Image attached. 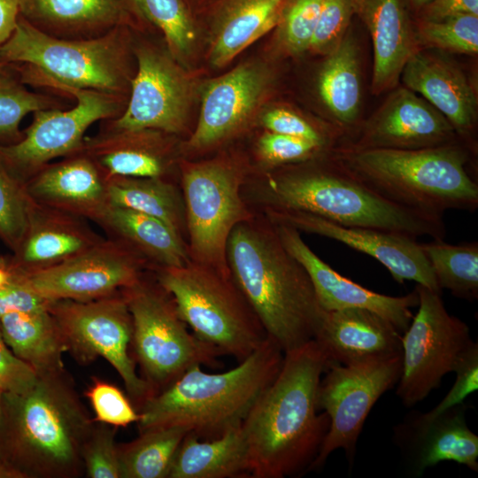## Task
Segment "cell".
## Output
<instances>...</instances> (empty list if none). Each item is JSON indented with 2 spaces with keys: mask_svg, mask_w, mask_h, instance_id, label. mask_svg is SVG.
I'll return each instance as SVG.
<instances>
[{
  "mask_svg": "<svg viewBox=\"0 0 478 478\" xmlns=\"http://www.w3.org/2000/svg\"><path fill=\"white\" fill-rule=\"evenodd\" d=\"M437 284L462 299L478 298V243L451 244L443 239L420 243Z\"/></svg>",
  "mask_w": 478,
  "mask_h": 478,
  "instance_id": "36",
  "label": "cell"
},
{
  "mask_svg": "<svg viewBox=\"0 0 478 478\" xmlns=\"http://www.w3.org/2000/svg\"><path fill=\"white\" fill-rule=\"evenodd\" d=\"M273 224L283 246L306 270L325 311L366 309L390 321L399 332L407 329L413 317L412 308L419 304L415 289L402 297L370 290L342 276L325 263L304 242L298 230L288 225Z\"/></svg>",
  "mask_w": 478,
  "mask_h": 478,
  "instance_id": "20",
  "label": "cell"
},
{
  "mask_svg": "<svg viewBox=\"0 0 478 478\" xmlns=\"http://www.w3.org/2000/svg\"><path fill=\"white\" fill-rule=\"evenodd\" d=\"M105 181L108 204L159 219L181 235L186 228L183 200L164 178L113 176Z\"/></svg>",
  "mask_w": 478,
  "mask_h": 478,
  "instance_id": "34",
  "label": "cell"
},
{
  "mask_svg": "<svg viewBox=\"0 0 478 478\" xmlns=\"http://www.w3.org/2000/svg\"><path fill=\"white\" fill-rule=\"evenodd\" d=\"M94 428L65 370L38 374L22 393H4L0 456L20 478H72Z\"/></svg>",
  "mask_w": 478,
  "mask_h": 478,
  "instance_id": "3",
  "label": "cell"
},
{
  "mask_svg": "<svg viewBox=\"0 0 478 478\" xmlns=\"http://www.w3.org/2000/svg\"><path fill=\"white\" fill-rule=\"evenodd\" d=\"M227 266L267 336L283 352L314 339L326 311L305 267L283 246L274 224L253 217L227 244Z\"/></svg>",
  "mask_w": 478,
  "mask_h": 478,
  "instance_id": "2",
  "label": "cell"
},
{
  "mask_svg": "<svg viewBox=\"0 0 478 478\" xmlns=\"http://www.w3.org/2000/svg\"><path fill=\"white\" fill-rule=\"evenodd\" d=\"M260 124L266 131L305 139L325 148L329 143L328 135L322 129L285 108L274 107L264 112Z\"/></svg>",
  "mask_w": 478,
  "mask_h": 478,
  "instance_id": "46",
  "label": "cell"
},
{
  "mask_svg": "<svg viewBox=\"0 0 478 478\" xmlns=\"http://www.w3.org/2000/svg\"><path fill=\"white\" fill-rule=\"evenodd\" d=\"M402 354L352 365L331 363L320 380L318 410L329 418V428L309 471L321 468L328 456L343 449L350 465L365 420L380 397L397 384Z\"/></svg>",
  "mask_w": 478,
  "mask_h": 478,
  "instance_id": "13",
  "label": "cell"
},
{
  "mask_svg": "<svg viewBox=\"0 0 478 478\" xmlns=\"http://www.w3.org/2000/svg\"><path fill=\"white\" fill-rule=\"evenodd\" d=\"M331 363L314 339L284 352L278 374L241 425L250 477L284 478L309 471L329 428L328 414L317 413V394Z\"/></svg>",
  "mask_w": 478,
  "mask_h": 478,
  "instance_id": "1",
  "label": "cell"
},
{
  "mask_svg": "<svg viewBox=\"0 0 478 478\" xmlns=\"http://www.w3.org/2000/svg\"><path fill=\"white\" fill-rule=\"evenodd\" d=\"M323 0H286L275 26L279 48L289 55L309 50Z\"/></svg>",
  "mask_w": 478,
  "mask_h": 478,
  "instance_id": "40",
  "label": "cell"
},
{
  "mask_svg": "<svg viewBox=\"0 0 478 478\" xmlns=\"http://www.w3.org/2000/svg\"><path fill=\"white\" fill-rule=\"evenodd\" d=\"M48 309L55 319L68 348L82 361L96 357L106 359L118 372L130 397L139 406L155 395L152 387L135 371L129 353L132 317L122 294L91 301H50Z\"/></svg>",
  "mask_w": 478,
  "mask_h": 478,
  "instance_id": "12",
  "label": "cell"
},
{
  "mask_svg": "<svg viewBox=\"0 0 478 478\" xmlns=\"http://www.w3.org/2000/svg\"><path fill=\"white\" fill-rule=\"evenodd\" d=\"M2 395H3V391L0 389V407H1Z\"/></svg>",
  "mask_w": 478,
  "mask_h": 478,
  "instance_id": "55",
  "label": "cell"
},
{
  "mask_svg": "<svg viewBox=\"0 0 478 478\" xmlns=\"http://www.w3.org/2000/svg\"><path fill=\"white\" fill-rule=\"evenodd\" d=\"M286 0H219L212 14L208 59L228 64L274 28Z\"/></svg>",
  "mask_w": 478,
  "mask_h": 478,
  "instance_id": "29",
  "label": "cell"
},
{
  "mask_svg": "<svg viewBox=\"0 0 478 478\" xmlns=\"http://www.w3.org/2000/svg\"><path fill=\"white\" fill-rule=\"evenodd\" d=\"M19 15L45 34L73 40L147 25L132 0H19Z\"/></svg>",
  "mask_w": 478,
  "mask_h": 478,
  "instance_id": "22",
  "label": "cell"
},
{
  "mask_svg": "<svg viewBox=\"0 0 478 478\" xmlns=\"http://www.w3.org/2000/svg\"><path fill=\"white\" fill-rule=\"evenodd\" d=\"M400 77L405 88L420 94L467 141L474 130L478 101L460 68L444 58L415 50Z\"/></svg>",
  "mask_w": 478,
  "mask_h": 478,
  "instance_id": "24",
  "label": "cell"
},
{
  "mask_svg": "<svg viewBox=\"0 0 478 478\" xmlns=\"http://www.w3.org/2000/svg\"><path fill=\"white\" fill-rule=\"evenodd\" d=\"M86 396L96 415L94 421L113 427H126L140 419V413L127 397L112 384L94 379Z\"/></svg>",
  "mask_w": 478,
  "mask_h": 478,
  "instance_id": "43",
  "label": "cell"
},
{
  "mask_svg": "<svg viewBox=\"0 0 478 478\" xmlns=\"http://www.w3.org/2000/svg\"><path fill=\"white\" fill-rule=\"evenodd\" d=\"M19 18V0H0V46L14 32Z\"/></svg>",
  "mask_w": 478,
  "mask_h": 478,
  "instance_id": "51",
  "label": "cell"
},
{
  "mask_svg": "<svg viewBox=\"0 0 478 478\" xmlns=\"http://www.w3.org/2000/svg\"><path fill=\"white\" fill-rule=\"evenodd\" d=\"M326 148L313 142L265 131L258 139L256 152L268 169L296 165L320 157Z\"/></svg>",
  "mask_w": 478,
  "mask_h": 478,
  "instance_id": "42",
  "label": "cell"
},
{
  "mask_svg": "<svg viewBox=\"0 0 478 478\" xmlns=\"http://www.w3.org/2000/svg\"><path fill=\"white\" fill-rule=\"evenodd\" d=\"M25 188L37 204L92 220L107 204L104 175L82 153L44 166L29 178Z\"/></svg>",
  "mask_w": 478,
  "mask_h": 478,
  "instance_id": "26",
  "label": "cell"
},
{
  "mask_svg": "<svg viewBox=\"0 0 478 478\" xmlns=\"http://www.w3.org/2000/svg\"><path fill=\"white\" fill-rule=\"evenodd\" d=\"M121 292L132 317L135 355L155 394L196 365L217 366L222 354L189 332L173 297L158 282L142 278Z\"/></svg>",
  "mask_w": 478,
  "mask_h": 478,
  "instance_id": "10",
  "label": "cell"
},
{
  "mask_svg": "<svg viewBox=\"0 0 478 478\" xmlns=\"http://www.w3.org/2000/svg\"><path fill=\"white\" fill-rule=\"evenodd\" d=\"M61 103L43 94L26 89L0 71V135L12 136L19 133L23 118L40 110L55 109Z\"/></svg>",
  "mask_w": 478,
  "mask_h": 478,
  "instance_id": "41",
  "label": "cell"
},
{
  "mask_svg": "<svg viewBox=\"0 0 478 478\" xmlns=\"http://www.w3.org/2000/svg\"><path fill=\"white\" fill-rule=\"evenodd\" d=\"M142 258L109 238L55 266L12 276L48 301H91L142 279Z\"/></svg>",
  "mask_w": 478,
  "mask_h": 478,
  "instance_id": "16",
  "label": "cell"
},
{
  "mask_svg": "<svg viewBox=\"0 0 478 478\" xmlns=\"http://www.w3.org/2000/svg\"><path fill=\"white\" fill-rule=\"evenodd\" d=\"M132 27H119L93 39L58 38L42 32L19 15L11 37L0 46L4 62L22 64L23 82L48 89H93L129 95Z\"/></svg>",
  "mask_w": 478,
  "mask_h": 478,
  "instance_id": "7",
  "label": "cell"
},
{
  "mask_svg": "<svg viewBox=\"0 0 478 478\" xmlns=\"http://www.w3.org/2000/svg\"><path fill=\"white\" fill-rule=\"evenodd\" d=\"M354 14L366 25L373 44L372 89L394 88L415 50V34L405 0H351Z\"/></svg>",
  "mask_w": 478,
  "mask_h": 478,
  "instance_id": "27",
  "label": "cell"
},
{
  "mask_svg": "<svg viewBox=\"0 0 478 478\" xmlns=\"http://www.w3.org/2000/svg\"><path fill=\"white\" fill-rule=\"evenodd\" d=\"M456 136L441 112L405 87L391 92L344 150H417L455 143Z\"/></svg>",
  "mask_w": 478,
  "mask_h": 478,
  "instance_id": "19",
  "label": "cell"
},
{
  "mask_svg": "<svg viewBox=\"0 0 478 478\" xmlns=\"http://www.w3.org/2000/svg\"><path fill=\"white\" fill-rule=\"evenodd\" d=\"M336 160L373 191L407 208L443 216L478 207L469 150L457 142L417 150H343Z\"/></svg>",
  "mask_w": 478,
  "mask_h": 478,
  "instance_id": "6",
  "label": "cell"
},
{
  "mask_svg": "<svg viewBox=\"0 0 478 478\" xmlns=\"http://www.w3.org/2000/svg\"><path fill=\"white\" fill-rule=\"evenodd\" d=\"M188 251L192 261L230 275L227 244L233 229L254 214L243 196L245 164L222 155L181 164Z\"/></svg>",
  "mask_w": 478,
  "mask_h": 478,
  "instance_id": "9",
  "label": "cell"
},
{
  "mask_svg": "<svg viewBox=\"0 0 478 478\" xmlns=\"http://www.w3.org/2000/svg\"><path fill=\"white\" fill-rule=\"evenodd\" d=\"M156 281L193 333L222 355L241 362L267 338L231 274L190 259L182 266L158 267Z\"/></svg>",
  "mask_w": 478,
  "mask_h": 478,
  "instance_id": "8",
  "label": "cell"
},
{
  "mask_svg": "<svg viewBox=\"0 0 478 478\" xmlns=\"http://www.w3.org/2000/svg\"><path fill=\"white\" fill-rule=\"evenodd\" d=\"M49 303L12 276L10 282L0 289V318L12 312L45 309Z\"/></svg>",
  "mask_w": 478,
  "mask_h": 478,
  "instance_id": "49",
  "label": "cell"
},
{
  "mask_svg": "<svg viewBox=\"0 0 478 478\" xmlns=\"http://www.w3.org/2000/svg\"><path fill=\"white\" fill-rule=\"evenodd\" d=\"M143 20L158 29L167 50L181 66L192 53L197 28L184 0H132Z\"/></svg>",
  "mask_w": 478,
  "mask_h": 478,
  "instance_id": "37",
  "label": "cell"
},
{
  "mask_svg": "<svg viewBox=\"0 0 478 478\" xmlns=\"http://www.w3.org/2000/svg\"><path fill=\"white\" fill-rule=\"evenodd\" d=\"M0 478H20L19 474L14 471L0 456Z\"/></svg>",
  "mask_w": 478,
  "mask_h": 478,
  "instance_id": "52",
  "label": "cell"
},
{
  "mask_svg": "<svg viewBox=\"0 0 478 478\" xmlns=\"http://www.w3.org/2000/svg\"><path fill=\"white\" fill-rule=\"evenodd\" d=\"M353 14L351 0H323L309 50L328 54L345 35Z\"/></svg>",
  "mask_w": 478,
  "mask_h": 478,
  "instance_id": "45",
  "label": "cell"
},
{
  "mask_svg": "<svg viewBox=\"0 0 478 478\" xmlns=\"http://www.w3.org/2000/svg\"><path fill=\"white\" fill-rule=\"evenodd\" d=\"M35 202V201H34ZM81 216L35 202L27 230L14 251L11 273H28L59 264L104 240Z\"/></svg>",
  "mask_w": 478,
  "mask_h": 478,
  "instance_id": "23",
  "label": "cell"
},
{
  "mask_svg": "<svg viewBox=\"0 0 478 478\" xmlns=\"http://www.w3.org/2000/svg\"><path fill=\"white\" fill-rule=\"evenodd\" d=\"M273 223L290 226L300 233L328 237L379 261L398 283L413 281L442 293L432 267L417 238L397 232L340 225L320 216L298 211L264 210Z\"/></svg>",
  "mask_w": 478,
  "mask_h": 478,
  "instance_id": "18",
  "label": "cell"
},
{
  "mask_svg": "<svg viewBox=\"0 0 478 478\" xmlns=\"http://www.w3.org/2000/svg\"><path fill=\"white\" fill-rule=\"evenodd\" d=\"M415 290L418 311L401 336L402 370L396 391L406 407L437 388L474 343L468 326L448 312L441 293L420 284Z\"/></svg>",
  "mask_w": 478,
  "mask_h": 478,
  "instance_id": "11",
  "label": "cell"
},
{
  "mask_svg": "<svg viewBox=\"0 0 478 478\" xmlns=\"http://www.w3.org/2000/svg\"><path fill=\"white\" fill-rule=\"evenodd\" d=\"M12 274L5 266L4 261L0 260V289L10 282Z\"/></svg>",
  "mask_w": 478,
  "mask_h": 478,
  "instance_id": "53",
  "label": "cell"
},
{
  "mask_svg": "<svg viewBox=\"0 0 478 478\" xmlns=\"http://www.w3.org/2000/svg\"><path fill=\"white\" fill-rule=\"evenodd\" d=\"M420 19L436 20L457 14L478 16V0H432L420 12Z\"/></svg>",
  "mask_w": 478,
  "mask_h": 478,
  "instance_id": "50",
  "label": "cell"
},
{
  "mask_svg": "<svg viewBox=\"0 0 478 478\" xmlns=\"http://www.w3.org/2000/svg\"><path fill=\"white\" fill-rule=\"evenodd\" d=\"M187 434L181 427L153 428L118 446L120 478H168L177 450Z\"/></svg>",
  "mask_w": 478,
  "mask_h": 478,
  "instance_id": "35",
  "label": "cell"
},
{
  "mask_svg": "<svg viewBox=\"0 0 478 478\" xmlns=\"http://www.w3.org/2000/svg\"><path fill=\"white\" fill-rule=\"evenodd\" d=\"M314 340L330 362L342 365L402 354L397 328L381 315L361 308L326 311Z\"/></svg>",
  "mask_w": 478,
  "mask_h": 478,
  "instance_id": "25",
  "label": "cell"
},
{
  "mask_svg": "<svg viewBox=\"0 0 478 478\" xmlns=\"http://www.w3.org/2000/svg\"><path fill=\"white\" fill-rule=\"evenodd\" d=\"M284 168L251 188L265 209L312 213L349 227L443 239L442 215L407 208L373 191L339 163Z\"/></svg>",
  "mask_w": 478,
  "mask_h": 478,
  "instance_id": "5",
  "label": "cell"
},
{
  "mask_svg": "<svg viewBox=\"0 0 478 478\" xmlns=\"http://www.w3.org/2000/svg\"><path fill=\"white\" fill-rule=\"evenodd\" d=\"M55 89L73 96L71 109H45L34 112V120L22 139L0 145V159L19 179H28L51 159L76 154L87 129L95 122L118 117L124 98L104 92L59 87Z\"/></svg>",
  "mask_w": 478,
  "mask_h": 478,
  "instance_id": "14",
  "label": "cell"
},
{
  "mask_svg": "<svg viewBox=\"0 0 478 478\" xmlns=\"http://www.w3.org/2000/svg\"><path fill=\"white\" fill-rule=\"evenodd\" d=\"M37 377L36 371L10 350L0 330V389L4 393H22L35 384Z\"/></svg>",
  "mask_w": 478,
  "mask_h": 478,
  "instance_id": "48",
  "label": "cell"
},
{
  "mask_svg": "<svg viewBox=\"0 0 478 478\" xmlns=\"http://www.w3.org/2000/svg\"><path fill=\"white\" fill-rule=\"evenodd\" d=\"M273 82L271 70L259 61L242 63L208 81L203 89L197 127L183 150L201 153L239 135L253 121Z\"/></svg>",
  "mask_w": 478,
  "mask_h": 478,
  "instance_id": "17",
  "label": "cell"
},
{
  "mask_svg": "<svg viewBox=\"0 0 478 478\" xmlns=\"http://www.w3.org/2000/svg\"><path fill=\"white\" fill-rule=\"evenodd\" d=\"M394 441L412 476L442 461L478 471V436L468 428L463 404L437 415L413 412L395 427Z\"/></svg>",
  "mask_w": 478,
  "mask_h": 478,
  "instance_id": "21",
  "label": "cell"
},
{
  "mask_svg": "<svg viewBox=\"0 0 478 478\" xmlns=\"http://www.w3.org/2000/svg\"><path fill=\"white\" fill-rule=\"evenodd\" d=\"M94 221L157 267L182 266L190 260L181 235L159 219L107 203Z\"/></svg>",
  "mask_w": 478,
  "mask_h": 478,
  "instance_id": "30",
  "label": "cell"
},
{
  "mask_svg": "<svg viewBox=\"0 0 478 478\" xmlns=\"http://www.w3.org/2000/svg\"><path fill=\"white\" fill-rule=\"evenodd\" d=\"M136 63L125 110L105 129L180 134L186 127L195 82L167 51L150 43L133 46Z\"/></svg>",
  "mask_w": 478,
  "mask_h": 478,
  "instance_id": "15",
  "label": "cell"
},
{
  "mask_svg": "<svg viewBox=\"0 0 478 478\" xmlns=\"http://www.w3.org/2000/svg\"><path fill=\"white\" fill-rule=\"evenodd\" d=\"M456 380L443 399L432 410L428 416L437 415L450 408L463 404L464 399L478 389V344L474 342L462 354L454 369Z\"/></svg>",
  "mask_w": 478,
  "mask_h": 478,
  "instance_id": "47",
  "label": "cell"
},
{
  "mask_svg": "<svg viewBox=\"0 0 478 478\" xmlns=\"http://www.w3.org/2000/svg\"><path fill=\"white\" fill-rule=\"evenodd\" d=\"M166 135L151 129H105L95 137L84 139L77 153L91 158L105 179L164 178L171 162V143Z\"/></svg>",
  "mask_w": 478,
  "mask_h": 478,
  "instance_id": "28",
  "label": "cell"
},
{
  "mask_svg": "<svg viewBox=\"0 0 478 478\" xmlns=\"http://www.w3.org/2000/svg\"><path fill=\"white\" fill-rule=\"evenodd\" d=\"M415 40L429 48L461 54L478 52V16L457 14L441 19H419Z\"/></svg>",
  "mask_w": 478,
  "mask_h": 478,
  "instance_id": "38",
  "label": "cell"
},
{
  "mask_svg": "<svg viewBox=\"0 0 478 478\" xmlns=\"http://www.w3.org/2000/svg\"><path fill=\"white\" fill-rule=\"evenodd\" d=\"M320 96L342 125H351L359 113L361 76L357 43L347 30L323 62L318 75Z\"/></svg>",
  "mask_w": 478,
  "mask_h": 478,
  "instance_id": "33",
  "label": "cell"
},
{
  "mask_svg": "<svg viewBox=\"0 0 478 478\" xmlns=\"http://www.w3.org/2000/svg\"><path fill=\"white\" fill-rule=\"evenodd\" d=\"M284 352L271 337L235 367L218 374L196 365L140 408L139 430L181 427L211 440L242 425L278 374Z\"/></svg>",
  "mask_w": 478,
  "mask_h": 478,
  "instance_id": "4",
  "label": "cell"
},
{
  "mask_svg": "<svg viewBox=\"0 0 478 478\" xmlns=\"http://www.w3.org/2000/svg\"><path fill=\"white\" fill-rule=\"evenodd\" d=\"M0 330L12 352L38 374L64 370L62 355L68 344L48 308L4 315Z\"/></svg>",
  "mask_w": 478,
  "mask_h": 478,
  "instance_id": "32",
  "label": "cell"
},
{
  "mask_svg": "<svg viewBox=\"0 0 478 478\" xmlns=\"http://www.w3.org/2000/svg\"><path fill=\"white\" fill-rule=\"evenodd\" d=\"M34 200L0 159V240L15 251L28 227Z\"/></svg>",
  "mask_w": 478,
  "mask_h": 478,
  "instance_id": "39",
  "label": "cell"
},
{
  "mask_svg": "<svg viewBox=\"0 0 478 478\" xmlns=\"http://www.w3.org/2000/svg\"><path fill=\"white\" fill-rule=\"evenodd\" d=\"M432 0H405L412 9L420 12L425 5L430 3Z\"/></svg>",
  "mask_w": 478,
  "mask_h": 478,
  "instance_id": "54",
  "label": "cell"
},
{
  "mask_svg": "<svg viewBox=\"0 0 478 478\" xmlns=\"http://www.w3.org/2000/svg\"><path fill=\"white\" fill-rule=\"evenodd\" d=\"M250 477L241 426L211 440L188 433L173 459L168 478Z\"/></svg>",
  "mask_w": 478,
  "mask_h": 478,
  "instance_id": "31",
  "label": "cell"
},
{
  "mask_svg": "<svg viewBox=\"0 0 478 478\" xmlns=\"http://www.w3.org/2000/svg\"><path fill=\"white\" fill-rule=\"evenodd\" d=\"M115 429L94 426L86 440L81 456L84 470L90 478H120Z\"/></svg>",
  "mask_w": 478,
  "mask_h": 478,
  "instance_id": "44",
  "label": "cell"
},
{
  "mask_svg": "<svg viewBox=\"0 0 478 478\" xmlns=\"http://www.w3.org/2000/svg\"><path fill=\"white\" fill-rule=\"evenodd\" d=\"M3 64H4V62H3V61L1 60V58H0V67H1V66H2Z\"/></svg>",
  "mask_w": 478,
  "mask_h": 478,
  "instance_id": "56",
  "label": "cell"
}]
</instances>
